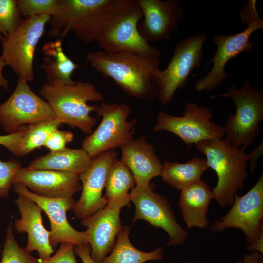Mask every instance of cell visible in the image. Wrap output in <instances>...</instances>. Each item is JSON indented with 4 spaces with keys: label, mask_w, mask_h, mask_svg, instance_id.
Returning a JSON list of instances; mask_svg holds the SVG:
<instances>
[{
    "label": "cell",
    "mask_w": 263,
    "mask_h": 263,
    "mask_svg": "<svg viewBox=\"0 0 263 263\" xmlns=\"http://www.w3.org/2000/svg\"><path fill=\"white\" fill-rule=\"evenodd\" d=\"M159 57L132 51L99 50L89 53L86 59L93 69L104 77L112 79L129 95L149 100L155 93Z\"/></svg>",
    "instance_id": "1"
},
{
    "label": "cell",
    "mask_w": 263,
    "mask_h": 263,
    "mask_svg": "<svg viewBox=\"0 0 263 263\" xmlns=\"http://www.w3.org/2000/svg\"><path fill=\"white\" fill-rule=\"evenodd\" d=\"M195 145L216 173L217 183L212 190L214 199L222 207L231 206L248 176L247 169L251 153L245 154L224 138L203 140Z\"/></svg>",
    "instance_id": "2"
},
{
    "label": "cell",
    "mask_w": 263,
    "mask_h": 263,
    "mask_svg": "<svg viewBox=\"0 0 263 263\" xmlns=\"http://www.w3.org/2000/svg\"><path fill=\"white\" fill-rule=\"evenodd\" d=\"M39 94L50 105L56 119L72 128H79L88 135L92 133L97 120L90 113L96 112L98 106H91L88 102L102 101L103 99L94 85L80 81L73 85L46 82L41 86Z\"/></svg>",
    "instance_id": "3"
},
{
    "label": "cell",
    "mask_w": 263,
    "mask_h": 263,
    "mask_svg": "<svg viewBox=\"0 0 263 263\" xmlns=\"http://www.w3.org/2000/svg\"><path fill=\"white\" fill-rule=\"evenodd\" d=\"M142 17L138 0H116L96 41L104 51H132L160 56V51L139 32L138 25Z\"/></svg>",
    "instance_id": "4"
},
{
    "label": "cell",
    "mask_w": 263,
    "mask_h": 263,
    "mask_svg": "<svg viewBox=\"0 0 263 263\" xmlns=\"http://www.w3.org/2000/svg\"><path fill=\"white\" fill-rule=\"evenodd\" d=\"M256 0H249L242 8L240 16L241 22L247 25L242 32L230 35H214L212 38L217 50L210 63L213 66L204 77L198 79L195 85L198 92H211L223 82L229 74L225 70L227 63L243 52L254 50L255 41L250 36L255 31L263 28V20L260 18L256 7Z\"/></svg>",
    "instance_id": "5"
},
{
    "label": "cell",
    "mask_w": 263,
    "mask_h": 263,
    "mask_svg": "<svg viewBox=\"0 0 263 263\" xmlns=\"http://www.w3.org/2000/svg\"><path fill=\"white\" fill-rule=\"evenodd\" d=\"M218 97L231 98L236 111L230 114L223 127L225 139L234 147L244 151L256 140L259 133V123L263 119V93L254 87L247 77L238 88L230 86Z\"/></svg>",
    "instance_id": "6"
},
{
    "label": "cell",
    "mask_w": 263,
    "mask_h": 263,
    "mask_svg": "<svg viewBox=\"0 0 263 263\" xmlns=\"http://www.w3.org/2000/svg\"><path fill=\"white\" fill-rule=\"evenodd\" d=\"M116 0H58L48 35L63 38L70 31L85 43L96 41Z\"/></svg>",
    "instance_id": "7"
},
{
    "label": "cell",
    "mask_w": 263,
    "mask_h": 263,
    "mask_svg": "<svg viewBox=\"0 0 263 263\" xmlns=\"http://www.w3.org/2000/svg\"><path fill=\"white\" fill-rule=\"evenodd\" d=\"M206 39L205 33H197L181 39L167 67L156 72L155 89L163 104H169L172 101L176 91L185 86L190 74L200 67Z\"/></svg>",
    "instance_id": "8"
},
{
    "label": "cell",
    "mask_w": 263,
    "mask_h": 263,
    "mask_svg": "<svg viewBox=\"0 0 263 263\" xmlns=\"http://www.w3.org/2000/svg\"><path fill=\"white\" fill-rule=\"evenodd\" d=\"M51 16L42 15L24 19L20 25L1 41L0 59L11 68L18 79L27 82L34 78L35 51Z\"/></svg>",
    "instance_id": "9"
},
{
    "label": "cell",
    "mask_w": 263,
    "mask_h": 263,
    "mask_svg": "<svg viewBox=\"0 0 263 263\" xmlns=\"http://www.w3.org/2000/svg\"><path fill=\"white\" fill-rule=\"evenodd\" d=\"M131 112V107L124 103L102 102L98 106L96 112L102 121L82 142V148L92 159L133 139L136 120L127 121Z\"/></svg>",
    "instance_id": "10"
},
{
    "label": "cell",
    "mask_w": 263,
    "mask_h": 263,
    "mask_svg": "<svg viewBox=\"0 0 263 263\" xmlns=\"http://www.w3.org/2000/svg\"><path fill=\"white\" fill-rule=\"evenodd\" d=\"M232 207L225 215L212 222L211 232L228 228L242 231L245 236L247 247L263 238V174L244 195L235 196Z\"/></svg>",
    "instance_id": "11"
},
{
    "label": "cell",
    "mask_w": 263,
    "mask_h": 263,
    "mask_svg": "<svg viewBox=\"0 0 263 263\" xmlns=\"http://www.w3.org/2000/svg\"><path fill=\"white\" fill-rule=\"evenodd\" d=\"M213 113L206 107L188 101L183 115L175 116L160 112L153 130H164L178 136L187 146L203 140L223 139V128L212 121Z\"/></svg>",
    "instance_id": "12"
},
{
    "label": "cell",
    "mask_w": 263,
    "mask_h": 263,
    "mask_svg": "<svg viewBox=\"0 0 263 263\" xmlns=\"http://www.w3.org/2000/svg\"><path fill=\"white\" fill-rule=\"evenodd\" d=\"M56 119L49 103L20 79L10 96L0 105V124L8 134L20 131L25 126Z\"/></svg>",
    "instance_id": "13"
},
{
    "label": "cell",
    "mask_w": 263,
    "mask_h": 263,
    "mask_svg": "<svg viewBox=\"0 0 263 263\" xmlns=\"http://www.w3.org/2000/svg\"><path fill=\"white\" fill-rule=\"evenodd\" d=\"M155 185L150 183L145 187L133 188L130 193L135 210L132 223L144 220L155 228H160L169 236L168 246L184 244L188 237L187 232L178 223L166 198L154 192Z\"/></svg>",
    "instance_id": "14"
},
{
    "label": "cell",
    "mask_w": 263,
    "mask_h": 263,
    "mask_svg": "<svg viewBox=\"0 0 263 263\" xmlns=\"http://www.w3.org/2000/svg\"><path fill=\"white\" fill-rule=\"evenodd\" d=\"M130 193L115 198L105 207L81 220L90 246V256L97 263H101L111 253L116 244V237L122 229L120 219L122 208L131 207Z\"/></svg>",
    "instance_id": "15"
},
{
    "label": "cell",
    "mask_w": 263,
    "mask_h": 263,
    "mask_svg": "<svg viewBox=\"0 0 263 263\" xmlns=\"http://www.w3.org/2000/svg\"><path fill=\"white\" fill-rule=\"evenodd\" d=\"M13 186L15 193L31 199L47 215L50 222V244L53 249L61 243H70L77 246L89 244L86 232L75 229L67 219V212L73 209L75 203L72 197H45L31 192L22 184L15 183Z\"/></svg>",
    "instance_id": "16"
},
{
    "label": "cell",
    "mask_w": 263,
    "mask_h": 263,
    "mask_svg": "<svg viewBox=\"0 0 263 263\" xmlns=\"http://www.w3.org/2000/svg\"><path fill=\"white\" fill-rule=\"evenodd\" d=\"M114 149L104 152L92 159L87 169L78 176L82 183V193L73 209L77 219H83L103 209L107 202L102 196L108 173L117 159Z\"/></svg>",
    "instance_id": "17"
},
{
    "label": "cell",
    "mask_w": 263,
    "mask_h": 263,
    "mask_svg": "<svg viewBox=\"0 0 263 263\" xmlns=\"http://www.w3.org/2000/svg\"><path fill=\"white\" fill-rule=\"evenodd\" d=\"M143 17L138 25L143 38L149 42L169 38L183 18L178 0H138Z\"/></svg>",
    "instance_id": "18"
},
{
    "label": "cell",
    "mask_w": 263,
    "mask_h": 263,
    "mask_svg": "<svg viewBox=\"0 0 263 263\" xmlns=\"http://www.w3.org/2000/svg\"><path fill=\"white\" fill-rule=\"evenodd\" d=\"M15 183L22 184L31 192L48 198L70 197L82 189L77 175L22 166L14 176L13 184Z\"/></svg>",
    "instance_id": "19"
},
{
    "label": "cell",
    "mask_w": 263,
    "mask_h": 263,
    "mask_svg": "<svg viewBox=\"0 0 263 263\" xmlns=\"http://www.w3.org/2000/svg\"><path fill=\"white\" fill-rule=\"evenodd\" d=\"M14 201L21 218L15 219L14 227L19 234L27 233L26 250L30 253L37 251L40 260L50 257L54 250L50 244V231L46 230L43 225L41 208L21 194H18Z\"/></svg>",
    "instance_id": "20"
},
{
    "label": "cell",
    "mask_w": 263,
    "mask_h": 263,
    "mask_svg": "<svg viewBox=\"0 0 263 263\" xmlns=\"http://www.w3.org/2000/svg\"><path fill=\"white\" fill-rule=\"evenodd\" d=\"M120 148L121 160L132 173L136 186H147L152 178L161 176L162 164L153 146L148 143L144 136L132 139Z\"/></svg>",
    "instance_id": "21"
},
{
    "label": "cell",
    "mask_w": 263,
    "mask_h": 263,
    "mask_svg": "<svg viewBox=\"0 0 263 263\" xmlns=\"http://www.w3.org/2000/svg\"><path fill=\"white\" fill-rule=\"evenodd\" d=\"M213 199L212 190L201 179L181 191L178 204L183 219L188 229H205L208 226L210 222L207 214Z\"/></svg>",
    "instance_id": "22"
},
{
    "label": "cell",
    "mask_w": 263,
    "mask_h": 263,
    "mask_svg": "<svg viewBox=\"0 0 263 263\" xmlns=\"http://www.w3.org/2000/svg\"><path fill=\"white\" fill-rule=\"evenodd\" d=\"M92 159L82 148L65 149L32 160L27 167L30 169H47L79 176L89 167Z\"/></svg>",
    "instance_id": "23"
},
{
    "label": "cell",
    "mask_w": 263,
    "mask_h": 263,
    "mask_svg": "<svg viewBox=\"0 0 263 263\" xmlns=\"http://www.w3.org/2000/svg\"><path fill=\"white\" fill-rule=\"evenodd\" d=\"M43 63L40 67L46 73L48 83H63L73 85L71 76L80 67L66 55L63 49L62 39L45 43L42 47Z\"/></svg>",
    "instance_id": "24"
},
{
    "label": "cell",
    "mask_w": 263,
    "mask_h": 263,
    "mask_svg": "<svg viewBox=\"0 0 263 263\" xmlns=\"http://www.w3.org/2000/svg\"><path fill=\"white\" fill-rule=\"evenodd\" d=\"M209 168L206 158L196 157L185 163L165 161L160 176L164 182L181 191L200 180Z\"/></svg>",
    "instance_id": "25"
},
{
    "label": "cell",
    "mask_w": 263,
    "mask_h": 263,
    "mask_svg": "<svg viewBox=\"0 0 263 263\" xmlns=\"http://www.w3.org/2000/svg\"><path fill=\"white\" fill-rule=\"evenodd\" d=\"M130 230V227L127 225L122 228L113 250L101 263H144L163 259L164 250L161 246L150 252H143L134 247L129 238Z\"/></svg>",
    "instance_id": "26"
},
{
    "label": "cell",
    "mask_w": 263,
    "mask_h": 263,
    "mask_svg": "<svg viewBox=\"0 0 263 263\" xmlns=\"http://www.w3.org/2000/svg\"><path fill=\"white\" fill-rule=\"evenodd\" d=\"M135 183L129 168L121 160L116 159L108 173L103 197L108 204L115 198L128 194V191Z\"/></svg>",
    "instance_id": "27"
},
{
    "label": "cell",
    "mask_w": 263,
    "mask_h": 263,
    "mask_svg": "<svg viewBox=\"0 0 263 263\" xmlns=\"http://www.w3.org/2000/svg\"><path fill=\"white\" fill-rule=\"evenodd\" d=\"M62 124L57 119H52L28 125L19 146L16 156H26L35 149L43 146L49 135Z\"/></svg>",
    "instance_id": "28"
},
{
    "label": "cell",
    "mask_w": 263,
    "mask_h": 263,
    "mask_svg": "<svg viewBox=\"0 0 263 263\" xmlns=\"http://www.w3.org/2000/svg\"><path fill=\"white\" fill-rule=\"evenodd\" d=\"M39 260L32 255L26 248L19 246L14 238L11 221L6 232L0 263H35Z\"/></svg>",
    "instance_id": "29"
},
{
    "label": "cell",
    "mask_w": 263,
    "mask_h": 263,
    "mask_svg": "<svg viewBox=\"0 0 263 263\" xmlns=\"http://www.w3.org/2000/svg\"><path fill=\"white\" fill-rule=\"evenodd\" d=\"M17 6L16 0H0V42L13 33L24 20Z\"/></svg>",
    "instance_id": "30"
},
{
    "label": "cell",
    "mask_w": 263,
    "mask_h": 263,
    "mask_svg": "<svg viewBox=\"0 0 263 263\" xmlns=\"http://www.w3.org/2000/svg\"><path fill=\"white\" fill-rule=\"evenodd\" d=\"M16 3L24 19L42 15L52 17L58 11V0H16Z\"/></svg>",
    "instance_id": "31"
},
{
    "label": "cell",
    "mask_w": 263,
    "mask_h": 263,
    "mask_svg": "<svg viewBox=\"0 0 263 263\" xmlns=\"http://www.w3.org/2000/svg\"><path fill=\"white\" fill-rule=\"evenodd\" d=\"M21 167L20 163L15 159L7 161L0 160V198H4L8 195L14 176Z\"/></svg>",
    "instance_id": "32"
},
{
    "label": "cell",
    "mask_w": 263,
    "mask_h": 263,
    "mask_svg": "<svg viewBox=\"0 0 263 263\" xmlns=\"http://www.w3.org/2000/svg\"><path fill=\"white\" fill-rule=\"evenodd\" d=\"M73 139V134L71 132L56 129L49 135L43 146L49 149L50 152H56L65 149L66 144Z\"/></svg>",
    "instance_id": "33"
},
{
    "label": "cell",
    "mask_w": 263,
    "mask_h": 263,
    "mask_svg": "<svg viewBox=\"0 0 263 263\" xmlns=\"http://www.w3.org/2000/svg\"><path fill=\"white\" fill-rule=\"evenodd\" d=\"M75 245L70 243H61L53 256L35 263H77L75 253Z\"/></svg>",
    "instance_id": "34"
},
{
    "label": "cell",
    "mask_w": 263,
    "mask_h": 263,
    "mask_svg": "<svg viewBox=\"0 0 263 263\" xmlns=\"http://www.w3.org/2000/svg\"><path fill=\"white\" fill-rule=\"evenodd\" d=\"M27 126L20 131L13 134L0 135V145L5 147L13 155H16L21 140L26 132Z\"/></svg>",
    "instance_id": "35"
},
{
    "label": "cell",
    "mask_w": 263,
    "mask_h": 263,
    "mask_svg": "<svg viewBox=\"0 0 263 263\" xmlns=\"http://www.w3.org/2000/svg\"><path fill=\"white\" fill-rule=\"evenodd\" d=\"M75 253L79 257L83 263H97L91 257V248L89 244L85 246H75Z\"/></svg>",
    "instance_id": "36"
},
{
    "label": "cell",
    "mask_w": 263,
    "mask_h": 263,
    "mask_svg": "<svg viewBox=\"0 0 263 263\" xmlns=\"http://www.w3.org/2000/svg\"><path fill=\"white\" fill-rule=\"evenodd\" d=\"M263 254L252 251L245 254L243 259H240L237 263H263Z\"/></svg>",
    "instance_id": "37"
},
{
    "label": "cell",
    "mask_w": 263,
    "mask_h": 263,
    "mask_svg": "<svg viewBox=\"0 0 263 263\" xmlns=\"http://www.w3.org/2000/svg\"><path fill=\"white\" fill-rule=\"evenodd\" d=\"M263 152V142L251 153L249 161L251 162L250 172H253L256 168V162L261 156Z\"/></svg>",
    "instance_id": "38"
},
{
    "label": "cell",
    "mask_w": 263,
    "mask_h": 263,
    "mask_svg": "<svg viewBox=\"0 0 263 263\" xmlns=\"http://www.w3.org/2000/svg\"><path fill=\"white\" fill-rule=\"evenodd\" d=\"M5 66L4 62L0 59V87L4 89H8L9 87V81L5 77L3 70Z\"/></svg>",
    "instance_id": "39"
}]
</instances>
